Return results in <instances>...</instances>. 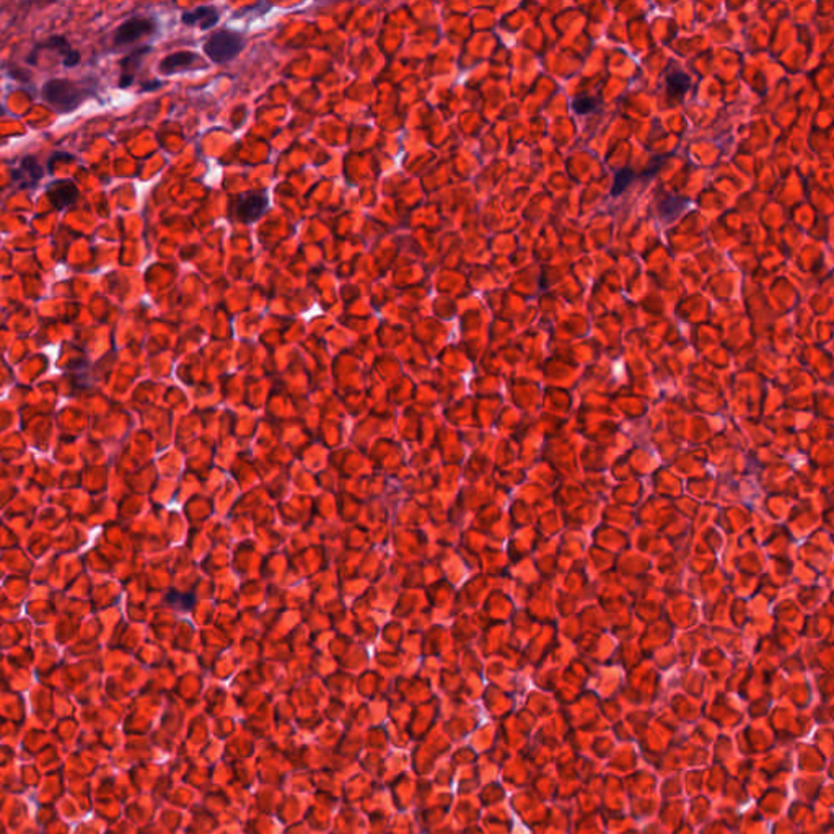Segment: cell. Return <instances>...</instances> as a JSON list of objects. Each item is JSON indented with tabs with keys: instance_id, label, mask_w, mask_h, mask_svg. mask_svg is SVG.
I'll use <instances>...</instances> for the list:
<instances>
[{
	"instance_id": "1",
	"label": "cell",
	"mask_w": 834,
	"mask_h": 834,
	"mask_svg": "<svg viewBox=\"0 0 834 834\" xmlns=\"http://www.w3.org/2000/svg\"><path fill=\"white\" fill-rule=\"evenodd\" d=\"M89 91L77 82L53 78L46 82L43 87V98L49 106H53L57 113H71L84 103L89 96Z\"/></svg>"
},
{
	"instance_id": "2",
	"label": "cell",
	"mask_w": 834,
	"mask_h": 834,
	"mask_svg": "<svg viewBox=\"0 0 834 834\" xmlns=\"http://www.w3.org/2000/svg\"><path fill=\"white\" fill-rule=\"evenodd\" d=\"M245 38L237 31L232 30H219L214 31L204 43V53L212 62L227 64L233 59H237L245 48Z\"/></svg>"
},
{
	"instance_id": "3",
	"label": "cell",
	"mask_w": 834,
	"mask_h": 834,
	"mask_svg": "<svg viewBox=\"0 0 834 834\" xmlns=\"http://www.w3.org/2000/svg\"><path fill=\"white\" fill-rule=\"evenodd\" d=\"M155 30L156 23L152 20V18H129V20H126L119 26L116 33H114V44L119 46V48H124V46H129L136 43V41H139L140 38H145V36L152 35Z\"/></svg>"
},
{
	"instance_id": "4",
	"label": "cell",
	"mask_w": 834,
	"mask_h": 834,
	"mask_svg": "<svg viewBox=\"0 0 834 834\" xmlns=\"http://www.w3.org/2000/svg\"><path fill=\"white\" fill-rule=\"evenodd\" d=\"M206 67L207 64L199 54L191 53V51H178V53L170 54L160 62L158 71L163 75H173V73L201 71V69Z\"/></svg>"
},
{
	"instance_id": "5",
	"label": "cell",
	"mask_w": 834,
	"mask_h": 834,
	"mask_svg": "<svg viewBox=\"0 0 834 834\" xmlns=\"http://www.w3.org/2000/svg\"><path fill=\"white\" fill-rule=\"evenodd\" d=\"M269 199L264 194H246L238 199L237 217L243 224H251L260 220L266 214Z\"/></svg>"
},
{
	"instance_id": "6",
	"label": "cell",
	"mask_w": 834,
	"mask_h": 834,
	"mask_svg": "<svg viewBox=\"0 0 834 834\" xmlns=\"http://www.w3.org/2000/svg\"><path fill=\"white\" fill-rule=\"evenodd\" d=\"M46 194H48L49 202L53 204L54 209H66V207H71L77 202L78 188L71 179H59V181L51 184Z\"/></svg>"
},
{
	"instance_id": "7",
	"label": "cell",
	"mask_w": 834,
	"mask_h": 834,
	"mask_svg": "<svg viewBox=\"0 0 834 834\" xmlns=\"http://www.w3.org/2000/svg\"><path fill=\"white\" fill-rule=\"evenodd\" d=\"M181 21L188 26H199L201 30H209L220 21V12L214 6H202L183 13Z\"/></svg>"
},
{
	"instance_id": "8",
	"label": "cell",
	"mask_w": 834,
	"mask_h": 834,
	"mask_svg": "<svg viewBox=\"0 0 834 834\" xmlns=\"http://www.w3.org/2000/svg\"><path fill=\"white\" fill-rule=\"evenodd\" d=\"M152 51L150 46H142V48L136 49L134 53L129 54L121 61V80H119V87L121 89H127L129 85L134 82V77H136L137 71H139L142 66V61H144V57L147 56Z\"/></svg>"
},
{
	"instance_id": "9",
	"label": "cell",
	"mask_w": 834,
	"mask_h": 834,
	"mask_svg": "<svg viewBox=\"0 0 834 834\" xmlns=\"http://www.w3.org/2000/svg\"><path fill=\"white\" fill-rule=\"evenodd\" d=\"M667 91L670 95L683 96L691 87V78L681 71H673L667 73Z\"/></svg>"
},
{
	"instance_id": "10",
	"label": "cell",
	"mask_w": 834,
	"mask_h": 834,
	"mask_svg": "<svg viewBox=\"0 0 834 834\" xmlns=\"http://www.w3.org/2000/svg\"><path fill=\"white\" fill-rule=\"evenodd\" d=\"M686 204H688V201L681 199L678 196H667L658 202V215H660L662 220H671L676 217L680 209H685Z\"/></svg>"
},
{
	"instance_id": "11",
	"label": "cell",
	"mask_w": 834,
	"mask_h": 834,
	"mask_svg": "<svg viewBox=\"0 0 834 834\" xmlns=\"http://www.w3.org/2000/svg\"><path fill=\"white\" fill-rule=\"evenodd\" d=\"M21 174H25V176L28 178V181L35 183V181H38L41 176H43V172H41L39 163L33 158V156H26V158H23L20 168L13 173V179H17L18 181V179L21 178Z\"/></svg>"
},
{
	"instance_id": "12",
	"label": "cell",
	"mask_w": 834,
	"mask_h": 834,
	"mask_svg": "<svg viewBox=\"0 0 834 834\" xmlns=\"http://www.w3.org/2000/svg\"><path fill=\"white\" fill-rule=\"evenodd\" d=\"M637 176L633 170L631 168H623V170H617L615 174V183H613V190L611 194L613 196H619L621 192H623L626 188L629 186L631 183H633V179Z\"/></svg>"
},
{
	"instance_id": "13",
	"label": "cell",
	"mask_w": 834,
	"mask_h": 834,
	"mask_svg": "<svg viewBox=\"0 0 834 834\" xmlns=\"http://www.w3.org/2000/svg\"><path fill=\"white\" fill-rule=\"evenodd\" d=\"M598 106H600V101L597 98H592V96H579V98H575L572 101V109L580 116H583V114H590L593 113L595 109H598Z\"/></svg>"
},
{
	"instance_id": "14",
	"label": "cell",
	"mask_w": 834,
	"mask_h": 834,
	"mask_svg": "<svg viewBox=\"0 0 834 834\" xmlns=\"http://www.w3.org/2000/svg\"><path fill=\"white\" fill-rule=\"evenodd\" d=\"M48 46H49V48L57 49L59 53L66 54V56H67V54L71 53V51H72L71 48H69L67 39H66V38H62V36H53V38H49V41H48Z\"/></svg>"
},
{
	"instance_id": "15",
	"label": "cell",
	"mask_w": 834,
	"mask_h": 834,
	"mask_svg": "<svg viewBox=\"0 0 834 834\" xmlns=\"http://www.w3.org/2000/svg\"><path fill=\"white\" fill-rule=\"evenodd\" d=\"M78 62H80V53H77V51H71V53L64 57V66L66 67H73L77 66Z\"/></svg>"
},
{
	"instance_id": "16",
	"label": "cell",
	"mask_w": 834,
	"mask_h": 834,
	"mask_svg": "<svg viewBox=\"0 0 834 834\" xmlns=\"http://www.w3.org/2000/svg\"><path fill=\"white\" fill-rule=\"evenodd\" d=\"M160 85H161L160 82H152V84H144V85H142V90H144V91H149V90L158 89Z\"/></svg>"
}]
</instances>
